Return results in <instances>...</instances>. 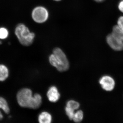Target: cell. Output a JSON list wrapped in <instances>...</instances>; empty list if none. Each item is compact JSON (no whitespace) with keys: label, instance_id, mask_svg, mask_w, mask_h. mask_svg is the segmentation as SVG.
<instances>
[{"label":"cell","instance_id":"6da1fadb","mask_svg":"<svg viewBox=\"0 0 123 123\" xmlns=\"http://www.w3.org/2000/svg\"><path fill=\"white\" fill-rule=\"evenodd\" d=\"M17 100L19 105L22 107L36 109L41 105L42 98L38 94L32 95L30 89L24 88L21 89L17 94Z\"/></svg>","mask_w":123,"mask_h":123},{"label":"cell","instance_id":"7a4b0ae2","mask_svg":"<svg viewBox=\"0 0 123 123\" xmlns=\"http://www.w3.org/2000/svg\"><path fill=\"white\" fill-rule=\"evenodd\" d=\"M49 61L51 64L59 72L66 71L69 68V63L66 55L58 48L54 49L53 54L49 56Z\"/></svg>","mask_w":123,"mask_h":123},{"label":"cell","instance_id":"3957f363","mask_svg":"<svg viewBox=\"0 0 123 123\" xmlns=\"http://www.w3.org/2000/svg\"><path fill=\"white\" fill-rule=\"evenodd\" d=\"M15 34L20 43L24 46H30L34 39V33L30 32L27 27L23 23L17 25L15 29Z\"/></svg>","mask_w":123,"mask_h":123},{"label":"cell","instance_id":"277c9868","mask_svg":"<svg viewBox=\"0 0 123 123\" xmlns=\"http://www.w3.org/2000/svg\"><path fill=\"white\" fill-rule=\"evenodd\" d=\"M48 13L45 8L38 7L33 10L32 13V17L35 22L41 23L45 22L47 20Z\"/></svg>","mask_w":123,"mask_h":123},{"label":"cell","instance_id":"5b68a950","mask_svg":"<svg viewBox=\"0 0 123 123\" xmlns=\"http://www.w3.org/2000/svg\"><path fill=\"white\" fill-rule=\"evenodd\" d=\"M106 42L109 46L114 50H123V41L115 37L111 33L107 36Z\"/></svg>","mask_w":123,"mask_h":123},{"label":"cell","instance_id":"8992f818","mask_svg":"<svg viewBox=\"0 0 123 123\" xmlns=\"http://www.w3.org/2000/svg\"><path fill=\"white\" fill-rule=\"evenodd\" d=\"M99 83L102 88L107 91L113 90L115 84L114 80L112 78L107 75L102 77L99 79Z\"/></svg>","mask_w":123,"mask_h":123},{"label":"cell","instance_id":"52a82bcc","mask_svg":"<svg viewBox=\"0 0 123 123\" xmlns=\"http://www.w3.org/2000/svg\"><path fill=\"white\" fill-rule=\"evenodd\" d=\"M47 96L49 101L52 102H55L59 99L60 95L56 87L52 86L49 88Z\"/></svg>","mask_w":123,"mask_h":123},{"label":"cell","instance_id":"ba28073f","mask_svg":"<svg viewBox=\"0 0 123 123\" xmlns=\"http://www.w3.org/2000/svg\"><path fill=\"white\" fill-rule=\"evenodd\" d=\"M0 110L3 111L6 114H9L10 111L7 101L4 98L2 97H0V120H1L3 118V116Z\"/></svg>","mask_w":123,"mask_h":123},{"label":"cell","instance_id":"9c48e42d","mask_svg":"<svg viewBox=\"0 0 123 123\" xmlns=\"http://www.w3.org/2000/svg\"><path fill=\"white\" fill-rule=\"evenodd\" d=\"M9 70L8 68L4 64H0V81H5L8 77Z\"/></svg>","mask_w":123,"mask_h":123},{"label":"cell","instance_id":"30bf717a","mask_svg":"<svg viewBox=\"0 0 123 123\" xmlns=\"http://www.w3.org/2000/svg\"><path fill=\"white\" fill-rule=\"evenodd\" d=\"M38 120L39 123H51V116L48 112H43L39 115Z\"/></svg>","mask_w":123,"mask_h":123},{"label":"cell","instance_id":"8fae6325","mask_svg":"<svg viewBox=\"0 0 123 123\" xmlns=\"http://www.w3.org/2000/svg\"><path fill=\"white\" fill-rule=\"evenodd\" d=\"M111 34L115 37L123 41V30L117 25L113 27Z\"/></svg>","mask_w":123,"mask_h":123},{"label":"cell","instance_id":"7c38bea8","mask_svg":"<svg viewBox=\"0 0 123 123\" xmlns=\"http://www.w3.org/2000/svg\"><path fill=\"white\" fill-rule=\"evenodd\" d=\"M84 117L83 112L82 111L80 110L75 112L73 120L74 122L77 123H79L81 122Z\"/></svg>","mask_w":123,"mask_h":123},{"label":"cell","instance_id":"4fadbf2b","mask_svg":"<svg viewBox=\"0 0 123 123\" xmlns=\"http://www.w3.org/2000/svg\"><path fill=\"white\" fill-rule=\"evenodd\" d=\"M80 106L79 104L74 100H70L67 102L66 106L74 110L78 109Z\"/></svg>","mask_w":123,"mask_h":123},{"label":"cell","instance_id":"5bb4252c","mask_svg":"<svg viewBox=\"0 0 123 123\" xmlns=\"http://www.w3.org/2000/svg\"><path fill=\"white\" fill-rule=\"evenodd\" d=\"M8 36V31L6 28L3 27L0 28V39H6Z\"/></svg>","mask_w":123,"mask_h":123},{"label":"cell","instance_id":"9a60e30c","mask_svg":"<svg viewBox=\"0 0 123 123\" xmlns=\"http://www.w3.org/2000/svg\"><path fill=\"white\" fill-rule=\"evenodd\" d=\"M65 111H66V114L68 116L69 119L70 120H73L74 116L75 113V110H73L68 107L66 106L65 108Z\"/></svg>","mask_w":123,"mask_h":123},{"label":"cell","instance_id":"2e32d148","mask_svg":"<svg viewBox=\"0 0 123 123\" xmlns=\"http://www.w3.org/2000/svg\"><path fill=\"white\" fill-rule=\"evenodd\" d=\"M117 25L123 30V16L119 18L117 21Z\"/></svg>","mask_w":123,"mask_h":123},{"label":"cell","instance_id":"e0dca14e","mask_svg":"<svg viewBox=\"0 0 123 123\" xmlns=\"http://www.w3.org/2000/svg\"><path fill=\"white\" fill-rule=\"evenodd\" d=\"M118 8L120 11L123 13V0H121L119 3L118 6Z\"/></svg>","mask_w":123,"mask_h":123},{"label":"cell","instance_id":"ac0fdd59","mask_svg":"<svg viewBox=\"0 0 123 123\" xmlns=\"http://www.w3.org/2000/svg\"><path fill=\"white\" fill-rule=\"evenodd\" d=\"M96 2H103L105 0H94Z\"/></svg>","mask_w":123,"mask_h":123},{"label":"cell","instance_id":"d6986e66","mask_svg":"<svg viewBox=\"0 0 123 123\" xmlns=\"http://www.w3.org/2000/svg\"><path fill=\"white\" fill-rule=\"evenodd\" d=\"M54 0L56 1H60L61 0Z\"/></svg>","mask_w":123,"mask_h":123},{"label":"cell","instance_id":"ffe728a7","mask_svg":"<svg viewBox=\"0 0 123 123\" xmlns=\"http://www.w3.org/2000/svg\"><path fill=\"white\" fill-rule=\"evenodd\" d=\"M1 44V41H0V44Z\"/></svg>","mask_w":123,"mask_h":123}]
</instances>
